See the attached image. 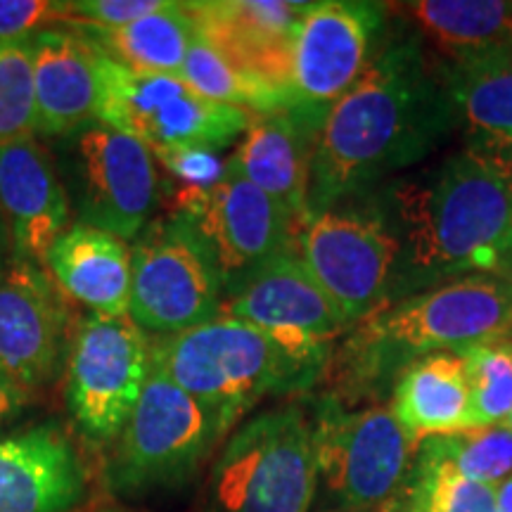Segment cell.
Instances as JSON below:
<instances>
[{
  "instance_id": "6da1fadb",
  "label": "cell",
  "mask_w": 512,
  "mask_h": 512,
  "mask_svg": "<svg viewBox=\"0 0 512 512\" xmlns=\"http://www.w3.org/2000/svg\"><path fill=\"white\" fill-rule=\"evenodd\" d=\"M453 126L451 98L422 36L401 31L384 38L361 79L325 114L304 221L373 192L389 174L430 155Z\"/></svg>"
},
{
  "instance_id": "7a4b0ae2",
  "label": "cell",
  "mask_w": 512,
  "mask_h": 512,
  "mask_svg": "<svg viewBox=\"0 0 512 512\" xmlns=\"http://www.w3.org/2000/svg\"><path fill=\"white\" fill-rule=\"evenodd\" d=\"M384 200L401 235L394 302L465 275L512 278V150L465 143Z\"/></svg>"
},
{
  "instance_id": "3957f363",
  "label": "cell",
  "mask_w": 512,
  "mask_h": 512,
  "mask_svg": "<svg viewBox=\"0 0 512 512\" xmlns=\"http://www.w3.org/2000/svg\"><path fill=\"white\" fill-rule=\"evenodd\" d=\"M498 337H512V278L448 280L358 320L325 370L328 396L347 408L377 399L418 358Z\"/></svg>"
},
{
  "instance_id": "277c9868",
  "label": "cell",
  "mask_w": 512,
  "mask_h": 512,
  "mask_svg": "<svg viewBox=\"0 0 512 512\" xmlns=\"http://www.w3.org/2000/svg\"><path fill=\"white\" fill-rule=\"evenodd\" d=\"M152 370L240 420L266 396L311 389L328 363L294 354L256 325L223 313L200 328L159 337L152 344Z\"/></svg>"
},
{
  "instance_id": "5b68a950",
  "label": "cell",
  "mask_w": 512,
  "mask_h": 512,
  "mask_svg": "<svg viewBox=\"0 0 512 512\" xmlns=\"http://www.w3.org/2000/svg\"><path fill=\"white\" fill-rule=\"evenodd\" d=\"M316 486L311 413L287 403L254 415L223 444L200 512H309Z\"/></svg>"
},
{
  "instance_id": "8992f818",
  "label": "cell",
  "mask_w": 512,
  "mask_h": 512,
  "mask_svg": "<svg viewBox=\"0 0 512 512\" xmlns=\"http://www.w3.org/2000/svg\"><path fill=\"white\" fill-rule=\"evenodd\" d=\"M235 422L152 370L107 463V489L145 496L188 484Z\"/></svg>"
},
{
  "instance_id": "52a82bcc",
  "label": "cell",
  "mask_w": 512,
  "mask_h": 512,
  "mask_svg": "<svg viewBox=\"0 0 512 512\" xmlns=\"http://www.w3.org/2000/svg\"><path fill=\"white\" fill-rule=\"evenodd\" d=\"M347 200L304 221L294 247L318 285L354 328L394 302L401 271V235L389 204L373 195Z\"/></svg>"
},
{
  "instance_id": "ba28073f",
  "label": "cell",
  "mask_w": 512,
  "mask_h": 512,
  "mask_svg": "<svg viewBox=\"0 0 512 512\" xmlns=\"http://www.w3.org/2000/svg\"><path fill=\"white\" fill-rule=\"evenodd\" d=\"M226 292L214 254L183 211L150 221L131 247V306L140 330L171 337L223 316Z\"/></svg>"
},
{
  "instance_id": "9c48e42d",
  "label": "cell",
  "mask_w": 512,
  "mask_h": 512,
  "mask_svg": "<svg viewBox=\"0 0 512 512\" xmlns=\"http://www.w3.org/2000/svg\"><path fill=\"white\" fill-rule=\"evenodd\" d=\"M98 119L152 152H221L252 124V114L195 93L181 76L133 72L98 50Z\"/></svg>"
},
{
  "instance_id": "30bf717a",
  "label": "cell",
  "mask_w": 512,
  "mask_h": 512,
  "mask_svg": "<svg viewBox=\"0 0 512 512\" xmlns=\"http://www.w3.org/2000/svg\"><path fill=\"white\" fill-rule=\"evenodd\" d=\"M311 420L318 475L344 510L392 512L418 456L392 408H347L325 394Z\"/></svg>"
},
{
  "instance_id": "8fae6325",
  "label": "cell",
  "mask_w": 512,
  "mask_h": 512,
  "mask_svg": "<svg viewBox=\"0 0 512 512\" xmlns=\"http://www.w3.org/2000/svg\"><path fill=\"white\" fill-rule=\"evenodd\" d=\"M60 140V176L79 223L136 240L159 202L150 147L100 119Z\"/></svg>"
},
{
  "instance_id": "7c38bea8",
  "label": "cell",
  "mask_w": 512,
  "mask_h": 512,
  "mask_svg": "<svg viewBox=\"0 0 512 512\" xmlns=\"http://www.w3.org/2000/svg\"><path fill=\"white\" fill-rule=\"evenodd\" d=\"M152 373V344L131 316H91L67 356L69 413L93 441L117 439Z\"/></svg>"
},
{
  "instance_id": "4fadbf2b",
  "label": "cell",
  "mask_w": 512,
  "mask_h": 512,
  "mask_svg": "<svg viewBox=\"0 0 512 512\" xmlns=\"http://www.w3.org/2000/svg\"><path fill=\"white\" fill-rule=\"evenodd\" d=\"M387 5L368 0L309 3L297 22L290 64V107L328 114L375 60Z\"/></svg>"
},
{
  "instance_id": "5bb4252c",
  "label": "cell",
  "mask_w": 512,
  "mask_h": 512,
  "mask_svg": "<svg viewBox=\"0 0 512 512\" xmlns=\"http://www.w3.org/2000/svg\"><path fill=\"white\" fill-rule=\"evenodd\" d=\"M176 211L188 214L207 240L226 299L268 261L292 249L297 238L285 211L264 190L233 174L209 190H181Z\"/></svg>"
},
{
  "instance_id": "9a60e30c",
  "label": "cell",
  "mask_w": 512,
  "mask_h": 512,
  "mask_svg": "<svg viewBox=\"0 0 512 512\" xmlns=\"http://www.w3.org/2000/svg\"><path fill=\"white\" fill-rule=\"evenodd\" d=\"M223 313L256 325L294 354L328 366L337 337L351 330L297 247L268 261L240 292L226 299Z\"/></svg>"
},
{
  "instance_id": "2e32d148",
  "label": "cell",
  "mask_w": 512,
  "mask_h": 512,
  "mask_svg": "<svg viewBox=\"0 0 512 512\" xmlns=\"http://www.w3.org/2000/svg\"><path fill=\"white\" fill-rule=\"evenodd\" d=\"M67 313L53 278L36 261H0V370L36 389L53 377L64 351Z\"/></svg>"
},
{
  "instance_id": "e0dca14e",
  "label": "cell",
  "mask_w": 512,
  "mask_h": 512,
  "mask_svg": "<svg viewBox=\"0 0 512 512\" xmlns=\"http://www.w3.org/2000/svg\"><path fill=\"white\" fill-rule=\"evenodd\" d=\"M323 119L325 114L302 107L254 117L245 138L226 159L228 174L264 190L297 230L306 219L313 147Z\"/></svg>"
},
{
  "instance_id": "ac0fdd59",
  "label": "cell",
  "mask_w": 512,
  "mask_h": 512,
  "mask_svg": "<svg viewBox=\"0 0 512 512\" xmlns=\"http://www.w3.org/2000/svg\"><path fill=\"white\" fill-rule=\"evenodd\" d=\"M200 34L216 50L254 79L287 95L290 102L292 41L297 22L309 3L280 0H230L190 3Z\"/></svg>"
},
{
  "instance_id": "d6986e66",
  "label": "cell",
  "mask_w": 512,
  "mask_h": 512,
  "mask_svg": "<svg viewBox=\"0 0 512 512\" xmlns=\"http://www.w3.org/2000/svg\"><path fill=\"white\" fill-rule=\"evenodd\" d=\"M0 214L15 256L43 264L57 235L69 228L72 202L50 157L36 138L0 147Z\"/></svg>"
},
{
  "instance_id": "ffe728a7",
  "label": "cell",
  "mask_w": 512,
  "mask_h": 512,
  "mask_svg": "<svg viewBox=\"0 0 512 512\" xmlns=\"http://www.w3.org/2000/svg\"><path fill=\"white\" fill-rule=\"evenodd\" d=\"M83 494L86 472L57 427L0 439V512H72Z\"/></svg>"
},
{
  "instance_id": "44dd1931",
  "label": "cell",
  "mask_w": 512,
  "mask_h": 512,
  "mask_svg": "<svg viewBox=\"0 0 512 512\" xmlns=\"http://www.w3.org/2000/svg\"><path fill=\"white\" fill-rule=\"evenodd\" d=\"M38 133L64 138L98 119V48L86 36L41 29L31 38Z\"/></svg>"
},
{
  "instance_id": "7402d4cb",
  "label": "cell",
  "mask_w": 512,
  "mask_h": 512,
  "mask_svg": "<svg viewBox=\"0 0 512 512\" xmlns=\"http://www.w3.org/2000/svg\"><path fill=\"white\" fill-rule=\"evenodd\" d=\"M43 266L57 287L93 311L121 318L131 306V249L107 230L69 223L46 252Z\"/></svg>"
},
{
  "instance_id": "603a6c76",
  "label": "cell",
  "mask_w": 512,
  "mask_h": 512,
  "mask_svg": "<svg viewBox=\"0 0 512 512\" xmlns=\"http://www.w3.org/2000/svg\"><path fill=\"white\" fill-rule=\"evenodd\" d=\"M392 413L415 446L475 430L465 361L456 351L422 356L394 382Z\"/></svg>"
},
{
  "instance_id": "cb8c5ba5",
  "label": "cell",
  "mask_w": 512,
  "mask_h": 512,
  "mask_svg": "<svg viewBox=\"0 0 512 512\" xmlns=\"http://www.w3.org/2000/svg\"><path fill=\"white\" fill-rule=\"evenodd\" d=\"M437 67L467 143L512 150V46Z\"/></svg>"
},
{
  "instance_id": "d4e9b609",
  "label": "cell",
  "mask_w": 512,
  "mask_h": 512,
  "mask_svg": "<svg viewBox=\"0 0 512 512\" xmlns=\"http://www.w3.org/2000/svg\"><path fill=\"white\" fill-rule=\"evenodd\" d=\"M401 8L441 62H460L512 46L510 0H418Z\"/></svg>"
},
{
  "instance_id": "484cf974",
  "label": "cell",
  "mask_w": 512,
  "mask_h": 512,
  "mask_svg": "<svg viewBox=\"0 0 512 512\" xmlns=\"http://www.w3.org/2000/svg\"><path fill=\"white\" fill-rule=\"evenodd\" d=\"M83 34V31H81ZM200 34L190 3H164L128 27L83 34L110 60L133 72L181 76L185 55Z\"/></svg>"
},
{
  "instance_id": "4316f807",
  "label": "cell",
  "mask_w": 512,
  "mask_h": 512,
  "mask_svg": "<svg viewBox=\"0 0 512 512\" xmlns=\"http://www.w3.org/2000/svg\"><path fill=\"white\" fill-rule=\"evenodd\" d=\"M392 512H496V486L467 479L422 441Z\"/></svg>"
},
{
  "instance_id": "83f0119b",
  "label": "cell",
  "mask_w": 512,
  "mask_h": 512,
  "mask_svg": "<svg viewBox=\"0 0 512 512\" xmlns=\"http://www.w3.org/2000/svg\"><path fill=\"white\" fill-rule=\"evenodd\" d=\"M181 79L204 98L221 102V105L238 107V110H245L252 117H264V114L290 107L283 91L242 72L202 34H197L188 55H185Z\"/></svg>"
},
{
  "instance_id": "f1b7e54d",
  "label": "cell",
  "mask_w": 512,
  "mask_h": 512,
  "mask_svg": "<svg viewBox=\"0 0 512 512\" xmlns=\"http://www.w3.org/2000/svg\"><path fill=\"white\" fill-rule=\"evenodd\" d=\"M472 396L475 427L503 425L512 415V337L460 351Z\"/></svg>"
},
{
  "instance_id": "f546056e",
  "label": "cell",
  "mask_w": 512,
  "mask_h": 512,
  "mask_svg": "<svg viewBox=\"0 0 512 512\" xmlns=\"http://www.w3.org/2000/svg\"><path fill=\"white\" fill-rule=\"evenodd\" d=\"M38 133L31 41L0 46V147Z\"/></svg>"
},
{
  "instance_id": "4dcf8cb0",
  "label": "cell",
  "mask_w": 512,
  "mask_h": 512,
  "mask_svg": "<svg viewBox=\"0 0 512 512\" xmlns=\"http://www.w3.org/2000/svg\"><path fill=\"white\" fill-rule=\"evenodd\" d=\"M427 441L467 479L498 486L512 475V432L505 422Z\"/></svg>"
},
{
  "instance_id": "1f68e13d",
  "label": "cell",
  "mask_w": 512,
  "mask_h": 512,
  "mask_svg": "<svg viewBox=\"0 0 512 512\" xmlns=\"http://www.w3.org/2000/svg\"><path fill=\"white\" fill-rule=\"evenodd\" d=\"M162 3L164 0H76L60 5L55 22L81 29L83 34L117 31L155 12Z\"/></svg>"
},
{
  "instance_id": "d6a6232c",
  "label": "cell",
  "mask_w": 512,
  "mask_h": 512,
  "mask_svg": "<svg viewBox=\"0 0 512 512\" xmlns=\"http://www.w3.org/2000/svg\"><path fill=\"white\" fill-rule=\"evenodd\" d=\"M159 164L183 185V190H209L228 174L226 159L209 150L152 152Z\"/></svg>"
},
{
  "instance_id": "836d02e7",
  "label": "cell",
  "mask_w": 512,
  "mask_h": 512,
  "mask_svg": "<svg viewBox=\"0 0 512 512\" xmlns=\"http://www.w3.org/2000/svg\"><path fill=\"white\" fill-rule=\"evenodd\" d=\"M60 5L50 0H0V46L31 41L41 29L53 27Z\"/></svg>"
},
{
  "instance_id": "e575fe53",
  "label": "cell",
  "mask_w": 512,
  "mask_h": 512,
  "mask_svg": "<svg viewBox=\"0 0 512 512\" xmlns=\"http://www.w3.org/2000/svg\"><path fill=\"white\" fill-rule=\"evenodd\" d=\"M29 401H31V389L22 387V384L12 380L8 373L0 370V432L27 411Z\"/></svg>"
},
{
  "instance_id": "d590c367",
  "label": "cell",
  "mask_w": 512,
  "mask_h": 512,
  "mask_svg": "<svg viewBox=\"0 0 512 512\" xmlns=\"http://www.w3.org/2000/svg\"><path fill=\"white\" fill-rule=\"evenodd\" d=\"M496 512H512V475L496 486Z\"/></svg>"
},
{
  "instance_id": "8d00e7d4",
  "label": "cell",
  "mask_w": 512,
  "mask_h": 512,
  "mask_svg": "<svg viewBox=\"0 0 512 512\" xmlns=\"http://www.w3.org/2000/svg\"><path fill=\"white\" fill-rule=\"evenodd\" d=\"M81 512H150V510L128 508V505H124V503H117V501H110V498H105V501L91 503L88 508H83Z\"/></svg>"
},
{
  "instance_id": "74e56055",
  "label": "cell",
  "mask_w": 512,
  "mask_h": 512,
  "mask_svg": "<svg viewBox=\"0 0 512 512\" xmlns=\"http://www.w3.org/2000/svg\"><path fill=\"white\" fill-rule=\"evenodd\" d=\"M505 427H508V430L512 432V415H510V418H508V420H505Z\"/></svg>"
},
{
  "instance_id": "f35d334b",
  "label": "cell",
  "mask_w": 512,
  "mask_h": 512,
  "mask_svg": "<svg viewBox=\"0 0 512 512\" xmlns=\"http://www.w3.org/2000/svg\"><path fill=\"white\" fill-rule=\"evenodd\" d=\"M325 512H356V510H344L342 508V510H325Z\"/></svg>"
}]
</instances>
